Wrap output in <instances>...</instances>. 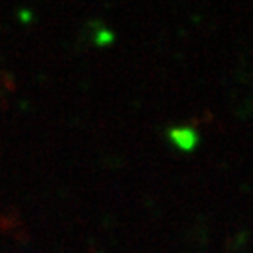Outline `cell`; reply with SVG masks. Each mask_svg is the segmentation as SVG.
Segmentation results:
<instances>
[{"mask_svg": "<svg viewBox=\"0 0 253 253\" xmlns=\"http://www.w3.org/2000/svg\"><path fill=\"white\" fill-rule=\"evenodd\" d=\"M167 139L176 150L184 154L193 152L199 146V131L191 126H172L167 129Z\"/></svg>", "mask_w": 253, "mask_h": 253, "instance_id": "6da1fadb", "label": "cell"}]
</instances>
